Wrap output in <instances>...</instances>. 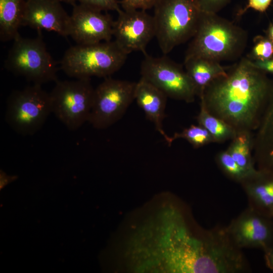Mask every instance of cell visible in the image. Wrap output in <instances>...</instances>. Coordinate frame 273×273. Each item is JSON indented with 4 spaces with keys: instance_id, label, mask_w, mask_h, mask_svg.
I'll use <instances>...</instances> for the list:
<instances>
[{
    "instance_id": "cell-1",
    "label": "cell",
    "mask_w": 273,
    "mask_h": 273,
    "mask_svg": "<svg viewBox=\"0 0 273 273\" xmlns=\"http://www.w3.org/2000/svg\"><path fill=\"white\" fill-rule=\"evenodd\" d=\"M199 97L208 111L238 132L256 129L267 101L271 80L247 57L226 68Z\"/></svg>"
},
{
    "instance_id": "cell-2",
    "label": "cell",
    "mask_w": 273,
    "mask_h": 273,
    "mask_svg": "<svg viewBox=\"0 0 273 273\" xmlns=\"http://www.w3.org/2000/svg\"><path fill=\"white\" fill-rule=\"evenodd\" d=\"M248 41V33L217 13L202 12L197 31L185 58L201 57L220 62L240 58Z\"/></svg>"
},
{
    "instance_id": "cell-3",
    "label": "cell",
    "mask_w": 273,
    "mask_h": 273,
    "mask_svg": "<svg viewBox=\"0 0 273 273\" xmlns=\"http://www.w3.org/2000/svg\"><path fill=\"white\" fill-rule=\"evenodd\" d=\"M154 8L155 37L164 55L194 36L203 12L199 0H159Z\"/></svg>"
},
{
    "instance_id": "cell-4",
    "label": "cell",
    "mask_w": 273,
    "mask_h": 273,
    "mask_svg": "<svg viewBox=\"0 0 273 273\" xmlns=\"http://www.w3.org/2000/svg\"><path fill=\"white\" fill-rule=\"evenodd\" d=\"M128 54L113 40L90 44H76L64 53L60 62L68 76L78 78L107 77L124 65Z\"/></svg>"
},
{
    "instance_id": "cell-5",
    "label": "cell",
    "mask_w": 273,
    "mask_h": 273,
    "mask_svg": "<svg viewBox=\"0 0 273 273\" xmlns=\"http://www.w3.org/2000/svg\"><path fill=\"white\" fill-rule=\"evenodd\" d=\"M35 38L19 34L14 40L5 62L7 69L33 84L57 81L56 61L48 51L40 31Z\"/></svg>"
},
{
    "instance_id": "cell-6",
    "label": "cell",
    "mask_w": 273,
    "mask_h": 273,
    "mask_svg": "<svg viewBox=\"0 0 273 273\" xmlns=\"http://www.w3.org/2000/svg\"><path fill=\"white\" fill-rule=\"evenodd\" d=\"M52 112L50 93L41 85L33 84L9 96L5 112V120L15 132L32 135L45 123Z\"/></svg>"
},
{
    "instance_id": "cell-7",
    "label": "cell",
    "mask_w": 273,
    "mask_h": 273,
    "mask_svg": "<svg viewBox=\"0 0 273 273\" xmlns=\"http://www.w3.org/2000/svg\"><path fill=\"white\" fill-rule=\"evenodd\" d=\"M95 88L90 78L58 81L50 93L52 112L70 130H76L88 121Z\"/></svg>"
},
{
    "instance_id": "cell-8",
    "label": "cell",
    "mask_w": 273,
    "mask_h": 273,
    "mask_svg": "<svg viewBox=\"0 0 273 273\" xmlns=\"http://www.w3.org/2000/svg\"><path fill=\"white\" fill-rule=\"evenodd\" d=\"M136 82L105 78L95 88L88 122L96 129L109 127L118 121L134 100Z\"/></svg>"
},
{
    "instance_id": "cell-9",
    "label": "cell",
    "mask_w": 273,
    "mask_h": 273,
    "mask_svg": "<svg viewBox=\"0 0 273 273\" xmlns=\"http://www.w3.org/2000/svg\"><path fill=\"white\" fill-rule=\"evenodd\" d=\"M144 55L140 68L141 77L168 97L187 103L194 101L197 96L195 87L182 66L165 55L160 57Z\"/></svg>"
},
{
    "instance_id": "cell-10",
    "label": "cell",
    "mask_w": 273,
    "mask_h": 273,
    "mask_svg": "<svg viewBox=\"0 0 273 273\" xmlns=\"http://www.w3.org/2000/svg\"><path fill=\"white\" fill-rule=\"evenodd\" d=\"M117 13L113 24L114 40L128 55L138 51L147 54V45L155 37L153 16L143 10L120 9Z\"/></svg>"
},
{
    "instance_id": "cell-11",
    "label": "cell",
    "mask_w": 273,
    "mask_h": 273,
    "mask_svg": "<svg viewBox=\"0 0 273 273\" xmlns=\"http://www.w3.org/2000/svg\"><path fill=\"white\" fill-rule=\"evenodd\" d=\"M249 206L225 228L233 243L239 249L256 248L264 251L273 248V220Z\"/></svg>"
},
{
    "instance_id": "cell-12",
    "label": "cell",
    "mask_w": 273,
    "mask_h": 273,
    "mask_svg": "<svg viewBox=\"0 0 273 273\" xmlns=\"http://www.w3.org/2000/svg\"><path fill=\"white\" fill-rule=\"evenodd\" d=\"M73 7L69 36L77 44L112 40L114 21L109 14L80 4Z\"/></svg>"
},
{
    "instance_id": "cell-13",
    "label": "cell",
    "mask_w": 273,
    "mask_h": 273,
    "mask_svg": "<svg viewBox=\"0 0 273 273\" xmlns=\"http://www.w3.org/2000/svg\"><path fill=\"white\" fill-rule=\"evenodd\" d=\"M22 26L70 35V16L55 0H26Z\"/></svg>"
},
{
    "instance_id": "cell-14",
    "label": "cell",
    "mask_w": 273,
    "mask_h": 273,
    "mask_svg": "<svg viewBox=\"0 0 273 273\" xmlns=\"http://www.w3.org/2000/svg\"><path fill=\"white\" fill-rule=\"evenodd\" d=\"M167 98L162 91L142 77L136 82L134 100L169 146L171 145L170 136L163 128Z\"/></svg>"
},
{
    "instance_id": "cell-15",
    "label": "cell",
    "mask_w": 273,
    "mask_h": 273,
    "mask_svg": "<svg viewBox=\"0 0 273 273\" xmlns=\"http://www.w3.org/2000/svg\"><path fill=\"white\" fill-rule=\"evenodd\" d=\"M255 143L259 169L273 172V79L269 95L256 127Z\"/></svg>"
},
{
    "instance_id": "cell-16",
    "label": "cell",
    "mask_w": 273,
    "mask_h": 273,
    "mask_svg": "<svg viewBox=\"0 0 273 273\" xmlns=\"http://www.w3.org/2000/svg\"><path fill=\"white\" fill-rule=\"evenodd\" d=\"M259 170L258 174L242 184L249 198L250 206L269 216L273 209V172Z\"/></svg>"
},
{
    "instance_id": "cell-17",
    "label": "cell",
    "mask_w": 273,
    "mask_h": 273,
    "mask_svg": "<svg viewBox=\"0 0 273 273\" xmlns=\"http://www.w3.org/2000/svg\"><path fill=\"white\" fill-rule=\"evenodd\" d=\"M184 66L199 97L214 80L227 74L226 68L219 62L204 58H185Z\"/></svg>"
},
{
    "instance_id": "cell-18",
    "label": "cell",
    "mask_w": 273,
    "mask_h": 273,
    "mask_svg": "<svg viewBox=\"0 0 273 273\" xmlns=\"http://www.w3.org/2000/svg\"><path fill=\"white\" fill-rule=\"evenodd\" d=\"M26 6V0H0V39L3 42L14 40L19 35L18 30Z\"/></svg>"
},
{
    "instance_id": "cell-19",
    "label": "cell",
    "mask_w": 273,
    "mask_h": 273,
    "mask_svg": "<svg viewBox=\"0 0 273 273\" xmlns=\"http://www.w3.org/2000/svg\"><path fill=\"white\" fill-rule=\"evenodd\" d=\"M232 140L227 150L233 158L243 170L252 176L258 174L260 170L255 168L251 156L253 141L250 131L238 132Z\"/></svg>"
},
{
    "instance_id": "cell-20",
    "label": "cell",
    "mask_w": 273,
    "mask_h": 273,
    "mask_svg": "<svg viewBox=\"0 0 273 273\" xmlns=\"http://www.w3.org/2000/svg\"><path fill=\"white\" fill-rule=\"evenodd\" d=\"M197 120L209 132L214 142L221 143L232 140L238 132L231 125L210 113L201 102Z\"/></svg>"
},
{
    "instance_id": "cell-21",
    "label": "cell",
    "mask_w": 273,
    "mask_h": 273,
    "mask_svg": "<svg viewBox=\"0 0 273 273\" xmlns=\"http://www.w3.org/2000/svg\"><path fill=\"white\" fill-rule=\"evenodd\" d=\"M183 139L187 141L194 148H198L214 142L209 132L200 125H191L180 132H175L170 136V142L176 139Z\"/></svg>"
},
{
    "instance_id": "cell-22",
    "label": "cell",
    "mask_w": 273,
    "mask_h": 273,
    "mask_svg": "<svg viewBox=\"0 0 273 273\" xmlns=\"http://www.w3.org/2000/svg\"><path fill=\"white\" fill-rule=\"evenodd\" d=\"M216 158L218 164L223 172L235 181L242 184L253 177L237 163L228 150L218 153Z\"/></svg>"
},
{
    "instance_id": "cell-23",
    "label": "cell",
    "mask_w": 273,
    "mask_h": 273,
    "mask_svg": "<svg viewBox=\"0 0 273 273\" xmlns=\"http://www.w3.org/2000/svg\"><path fill=\"white\" fill-rule=\"evenodd\" d=\"M273 57V42L266 36L257 35L247 57L251 61H263Z\"/></svg>"
},
{
    "instance_id": "cell-24",
    "label": "cell",
    "mask_w": 273,
    "mask_h": 273,
    "mask_svg": "<svg viewBox=\"0 0 273 273\" xmlns=\"http://www.w3.org/2000/svg\"><path fill=\"white\" fill-rule=\"evenodd\" d=\"M76 3L92 8L101 11H115L118 12L121 9L118 0H74Z\"/></svg>"
},
{
    "instance_id": "cell-25",
    "label": "cell",
    "mask_w": 273,
    "mask_h": 273,
    "mask_svg": "<svg viewBox=\"0 0 273 273\" xmlns=\"http://www.w3.org/2000/svg\"><path fill=\"white\" fill-rule=\"evenodd\" d=\"M159 0H121L120 5L123 10H147L153 8Z\"/></svg>"
},
{
    "instance_id": "cell-26",
    "label": "cell",
    "mask_w": 273,
    "mask_h": 273,
    "mask_svg": "<svg viewBox=\"0 0 273 273\" xmlns=\"http://www.w3.org/2000/svg\"><path fill=\"white\" fill-rule=\"evenodd\" d=\"M203 12L217 13L224 8L231 0H199Z\"/></svg>"
},
{
    "instance_id": "cell-27",
    "label": "cell",
    "mask_w": 273,
    "mask_h": 273,
    "mask_svg": "<svg viewBox=\"0 0 273 273\" xmlns=\"http://www.w3.org/2000/svg\"><path fill=\"white\" fill-rule=\"evenodd\" d=\"M272 0H248L246 6L239 10L237 15L241 16L248 9H252L255 11L263 13L269 7Z\"/></svg>"
},
{
    "instance_id": "cell-28",
    "label": "cell",
    "mask_w": 273,
    "mask_h": 273,
    "mask_svg": "<svg viewBox=\"0 0 273 273\" xmlns=\"http://www.w3.org/2000/svg\"><path fill=\"white\" fill-rule=\"evenodd\" d=\"M252 63L257 69L273 75V57L263 61H252Z\"/></svg>"
},
{
    "instance_id": "cell-29",
    "label": "cell",
    "mask_w": 273,
    "mask_h": 273,
    "mask_svg": "<svg viewBox=\"0 0 273 273\" xmlns=\"http://www.w3.org/2000/svg\"><path fill=\"white\" fill-rule=\"evenodd\" d=\"M264 253L266 265L273 271V248L264 251Z\"/></svg>"
},
{
    "instance_id": "cell-30",
    "label": "cell",
    "mask_w": 273,
    "mask_h": 273,
    "mask_svg": "<svg viewBox=\"0 0 273 273\" xmlns=\"http://www.w3.org/2000/svg\"><path fill=\"white\" fill-rule=\"evenodd\" d=\"M15 178V177L14 176H9L6 175V174L3 172H1V186H4V185H6L8 182H9L11 180H12L13 179Z\"/></svg>"
},
{
    "instance_id": "cell-31",
    "label": "cell",
    "mask_w": 273,
    "mask_h": 273,
    "mask_svg": "<svg viewBox=\"0 0 273 273\" xmlns=\"http://www.w3.org/2000/svg\"><path fill=\"white\" fill-rule=\"evenodd\" d=\"M266 36H267L273 42V20L268 25L266 30L265 31Z\"/></svg>"
},
{
    "instance_id": "cell-32",
    "label": "cell",
    "mask_w": 273,
    "mask_h": 273,
    "mask_svg": "<svg viewBox=\"0 0 273 273\" xmlns=\"http://www.w3.org/2000/svg\"><path fill=\"white\" fill-rule=\"evenodd\" d=\"M57 1L60 2H63L67 4H69L70 5H72V6H74L76 4V3L75 2L74 0H55Z\"/></svg>"
},
{
    "instance_id": "cell-33",
    "label": "cell",
    "mask_w": 273,
    "mask_h": 273,
    "mask_svg": "<svg viewBox=\"0 0 273 273\" xmlns=\"http://www.w3.org/2000/svg\"><path fill=\"white\" fill-rule=\"evenodd\" d=\"M269 216L270 217H272L273 218V209L271 211V212H270L269 214Z\"/></svg>"
}]
</instances>
